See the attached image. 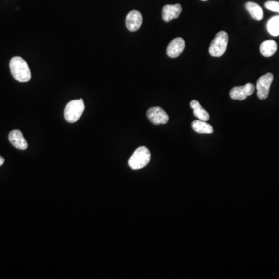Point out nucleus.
Here are the masks:
<instances>
[{"label":"nucleus","mask_w":279,"mask_h":279,"mask_svg":"<svg viewBox=\"0 0 279 279\" xmlns=\"http://www.w3.org/2000/svg\"><path fill=\"white\" fill-rule=\"evenodd\" d=\"M12 76L19 82H27L31 80V72L26 60L21 57L16 56L10 60Z\"/></svg>","instance_id":"nucleus-1"},{"label":"nucleus","mask_w":279,"mask_h":279,"mask_svg":"<svg viewBox=\"0 0 279 279\" xmlns=\"http://www.w3.org/2000/svg\"><path fill=\"white\" fill-rule=\"evenodd\" d=\"M151 160V152L146 147H138L134 151L132 156L129 159L128 164L133 170L142 169L149 164Z\"/></svg>","instance_id":"nucleus-2"},{"label":"nucleus","mask_w":279,"mask_h":279,"mask_svg":"<svg viewBox=\"0 0 279 279\" xmlns=\"http://www.w3.org/2000/svg\"><path fill=\"white\" fill-rule=\"evenodd\" d=\"M84 110L85 103L82 99L72 100L64 109V118L68 123H76L81 118Z\"/></svg>","instance_id":"nucleus-3"},{"label":"nucleus","mask_w":279,"mask_h":279,"mask_svg":"<svg viewBox=\"0 0 279 279\" xmlns=\"http://www.w3.org/2000/svg\"><path fill=\"white\" fill-rule=\"evenodd\" d=\"M229 37L225 31H219L209 46V52L212 56L221 57L224 55L228 44Z\"/></svg>","instance_id":"nucleus-4"},{"label":"nucleus","mask_w":279,"mask_h":279,"mask_svg":"<svg viewBox=\"0 0 279 279\" xmlns=\"http://www.w3.org/2000/svg\"><path fill=\"white\" fill-rule=\"evenodd\" d=\"M274 76L272 73H267L260 76L257 81V95L260 100H265L269 94L270 87L273 81Z\"/></svg>","instance_id":"nucleus-5"},{"label":"nucleus","mask_w":279,"mask_h":279,"mask_svg":"<svg viewBox=\"0 0 279 279\" xmlns=\"http://www.w3.org/2000/svg\"><path fill=\"white\" fill-rule=\"evenodd\" d=\"M147 117L151 123L155 125L166 124L169 120L168 113L159 106L150 108L147 110Z\"/></svg>","instance_id":"nucleus-6"},{"label":"nucleus","mask_w":279,"mask_h":279,"mask_svg":"<svg viewBox=\"0 0 279 279\" xmlns=\"http://www.w3.org/2000/svg\"><path fill=\"white\" fill-rule=\"evenodd\" d=\"M255 90V85L251 83H247L243 86H237L233 88L230 91V97L233 100L242 101V100H245L247 97L252 95Z\"/></svg>","instance_id":"nucleus-7"},{"label":"nucleus","mask_w":279,"mask_h":279,"mask_svg":"<svg viewBox=\"0 0 279 279\" xmlns=\"http://www.w3.org/2000/svg\"><path fill=\"white\" fill-rule=\"evenodd\" d=\"M143 23V16L138 10L130 11L126 18V27L131 32L139 30Z\"/></svg>","instance_id":"nucleus-8"},{"label":"nucleus","mask_w":279,"mask_h":279,"mask_svg":"<svg viewBox=\"0 0 279 279\" xmlns=\"http://www.w3.org/2000/svg\"><path fill=\"white\" fill-rule=\"evenodd\" d=\"M185 42L181 38H176L170 42L167 48V55L170 58H177L179 56L185 49Z\"/></svg>","instance_id":"nucleus-9"},{"label":"nucleus","mask_w":279,"mask_h":279,"mask_svg":"<svg viewBox=\"0 0 279 279\" xmlns=\"http://www.w3.org/2000/svg\"><path fill=\"white\" fill-rule=\"evenodd\" d=\"M9 140L12 143V145L16 147L17 149L24 151L28 147V143L20 130H12L9 134Z\"/></svg>","instance_id":"nucleus-10"},{"label":"nucleus","mask_w":279,"mask_h":279,"mask_svg":"<svg viewBox=\"0 0 279 279\" xmlns=\"http://www.w3.org/2000/svg\"><path fill=\"white\" fill-rule=\"evenodd\" d=\"M181 12H182V7L180 4L166 5L164 6L162 10L163 19L166 23H168L172 20L179 17Z\"/></svg>","instance_id":"nucleus-11"},{"label":"nucleus","mask_w":279,"mask_h":279,"mask_svg":"<svg viewBox=\"0 0 279 279\" xmlns=\"http://www.w3.org/2000/svg\"><path fill=\"white\" fill-rule=\"evenodd\" d=\"M190 106L193 110L194 116L198 118V120L202 121H208L209 120V114L205 109L202 108L201 104L196 101V100H192L190 102Z\"/></svg>","instance_id":"nucleus-12"},{"label":"nucleus","mask_w":279,"mask_h":279,"mask_svg":"<svg viewBox=\"0 0 279 279\" xmlns=\"http://www.w3.org/2000/svg\"><path fill=\"white\" fill-rule=\"evenodd\" d=\"M245 7L247 11L249 12L253 19L258 21H260L263 19L264 12H263L262 8L260 7L259 4L248 2L246 3Z\"/></svg>","instance_id":"nucleus-13"},{"label":"nucleus","mask_w":279,"mask_h":279,"mask_svg":"<svg viewBox=\"0 0 279 279\" xmlns=\"http://www.w3.org/2000/svg\"><path fill=\"white\" fill-rule=\"evenodd\" d=\"M260 53L264 57L272 56L277 51V43L275 40H268L263 42L260 47Z\"/></svg>","instance_id":"nucleus-14"},{"label":"nucleus","mask_w":279,"mask_h":279,"mask_svg":"<svg viewBox=\"0 0 279 279\" xmlns=\"http://www.w3.org/2000/svg\"><path fill=\"white\" fill-rule=\"evenodd\" d=\"M192 127L194 131L198 134H212L213 132V126L211 125L206 123V121L200 120L193 121Z\"/></svg>","instance_id":"nucleus-15"},{"label":"nucleus","mask_w":279,"mask_h":279,"mask_svg":"<svg viewBox=\"0 0 279 279\" xmlns=\"http://www.w3.org/2000/svg\"><path fill=\"white\" fill-rule=\"evenodd\" d=\"M267 30L272 36L279 35V15L272 17L267 23Z\"/></svg>","instance_id":"nucleus-16"},{"label":"nucleus","mask_w":279,"mask_h":279,"mask_svg":"<svg viewBox=\"0 0 279 279\" xmlns=\"http://www.w3.org/2000/svg\"><path fill=\"white\" fill-rule=\"evenodd\" d=\"M266 9L271 11L276 12L279 14V2L277 1H268L264 4Z\"/></svg>","instance_id":"nucleus-17"},{"label":"nucleus","mask_w":279,"mask_h":279,"mask_svg":"<svg viewBox=\"0 0 279 279\" xmlns=\"http://www.w3.org/2000/svg\"><path fill=\"white\" fill-rule=\"evenodd\" d=\"M4 162H5V159L2 156H0V167L2 166Z\"/></svg>","instance_id":"nucleus-18"},{"label":"nucleus","mask_w":279,"mask_h":279,"mask_svg":"<svg viewBox=\"0 0 279 279\" xmlns=\"http://www.w3.org/2000/svg\"><path fill=\"white\" fill-rule=\"evenodd\" d=\"M201 1H204V2H206V1H208V0H201Z\"/></svg>","instance_id":"nucleus-19"}]
</instances>
